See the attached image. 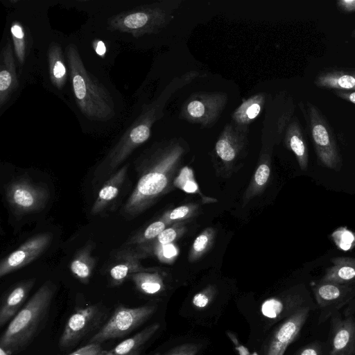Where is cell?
Segmentation results:
<instances>
[{
  "label": "cell",
  "instance_id": "6da1fadb",
  "mask_svg": "<svg viewBox=\"0 0 355 355\" xmlns=\"http://www.w3.org/2000/svg\"><path fill=\"white\" fill-rule=\"evenodd\" d=\"M65 53L69 71L67 105L76 115L82 131L102 135L123 126L129 110L110 73L84 60L73 34L67 35Z\"/></svg>",
  "mask_w": 355,
  "mask_h": 355
},
{
  "label": "cell",
  "instance_id": "7a4b0ae2",
  "mask_svg": "<svg viewBox=\"0 0 355 355\" xmlns=\"http://www.w3.org/2000/svg\"><path fill=\"white\" fill-rule=\"evenodd\" d=\"M182 0L141 2L116 0L107 10L88 17L122 46L141 49L150 37L160 33L174 19Z\"/></svg>",
  "mask_w": 355,
  "mask_h": 355
},
{
  "label": "cell",
  "instance_id": "3957f363",
  "mask_svg": "<svg viewBox=\"0 0 355 355\" xmlns=\"http://www.w3.org/2000/svg\"><path fill=\"white\" fill-rule=\"evenodd\" d=\"M186 146L178 139L156 141L137 157V181L122 208L125 218L138 216L172 190Z\"/></svg>",
  "mask_w": 355,
  "mask_h": 355
},
{
  "label": "cell",
  "instance_id": "277c9868",
  "mask_svg": "<svg viewBox=\"0 0 355 355\" xmlns=\"http://www.w3.org/2000/svg\"><path fill=\"white\" fill-rule=\"evenodd\" d=\"M198 76L196 71L187 72L174 78L159 96L149 102L137 99L128 110L117 139L96 166L92 180L94 185L106 181L137 148L150 139L153 127L164 116V107L172 94Z\"/></svg>",
  "mask_w": 355,
  "mask_h": 355
},
{
  "label": "cell",
  "instance_id": "5b68a950",
  "mask_svg": "<svg viewBox=\"0 0 355 355\" xmlns=\"http://www.w3.org/2000/svg\"><path fill=\"white\" fill-rule=\"evenodd\" d=\"M56 289L50 280L37 289L10 321L0 338V347L15 355L33 341L44 327Z\"/></svg>",
  "mask_w": 355,
  "mask_h": 355
},
{
  "label": "cell",
  "instance_id": "8992f818",
  "mask_svg": "<svg viewBox=\"0 0 355 355\" xmlns=\"http://www.w3.org/2000/svg\"><path fill=\"white\" fill-rule=\"evenodd\" d=\"M66 38L67 35L54 30L38 53L39 78L43 87L65 104L69 91Z\"/></svg>",
  "mask_w": 355,
  "mask_h": 355
},
{
  "label": "cell",
  "instance_id": "52a82bcc",
  "mask_svg": "<svg viewBox=\"0 0 355 355\" xmlns=\"http://www.w3.org/2000/svg\"><path fill=\"white\" fill-rule=\"evenodd\" d=\"M298 106L306 123L318 163L331 170L340 171L343 159L336 134L329 120L312 102L300 101Z\"/></svg>",
  "mask_w": 355,
  "mask_h": 355
},
{
  "label": "cell",
  "instance_id": "ba28073f",
  "mask_svg": "<svg viewBox=\"0 0 355 355\" xmlns=\"http://www.w3.org/2000/svg\"><path fill=\"white\" fill-rule=\"evenodd\" d=\"M11 40L19 78L26 87L39 77L38 53L44 46L29 26L13 11L6 17L4 28Z\"/></svg>",
  "mask_w": 355,
  "mask_h": 355
},
{
  "label": "cell",
  "instance_id": "9c48e42d",
  "mask_svg": "<svg viewBox=\"0 0 355 355\" xmlns=\"http://www.w3.org/2000/svg\"><path fill=\"white\" fill-rule=\"evenodd\" d=\"M73 35L84 60L109 73L123 49L122 44L89 20Z\"/></svg>",
  "mask_w": 355,
  "mask_h": 355
},
{
  "label": "cell",
  "instance_id": "30bf717a",
  "mask_svg": "<svg viewBox=\"0 0 355 355\" xmlns=\"http://www.w3.org/2000/svg\"><path fill=\"white\" fill-rule=\"evenodd\" d=\"M108 315V309L101 302L75 309L60 336V349L74 347L89 335L94 336L106 322Z\"/></svg>",
  "mask_w": 355,
  "mask_h": 355
},
{
  "label": "cell",
  "instance_id": "8fae6325",
  "mask_svg": "<svg viewBox=\"0 0 355 355\" xmlns=\"http://www.w3.org/2000/svg\"><path fill=\"white\" fill-rule=\"evenodd\" d=\"M157 306L146 304L129 308L119 305L103 326L89 340V343L123 338L141 326L156 311Z\"/></svg>",
  "mask_w": 355,
  "mask_h": 355
},
{
  "label": "cell",
  "instance_id": "7c38bea8",
  "mask_svg": "<svg viewBox=\"0 0 355 355\" xmlns=\"http://www.w3.org/2000/svg\"><path fill=\"white\" fill-rule=\"evenodd\" d=\"M227 102L221 92H200L191 95L183 103L180 118L202 128H210L219 119Z\"/></svg>",
  "mask_w": 355,
  "mask_h": 355
},
{
  "label": "cell",
  "instance_id": "4fadbf2b",
  "mask_svg": "<svg viewBox=\"0 0 355 355\" xmlns=\"http://www.w3.org/2000/svg\"><path fill=\"white\" fill-rule=\"evenodd\" d=\"M24 87L18 73L11 40L4 29L0 49V116L16 101Z\"/></svg>",
  "mask_w": 355,
  "mask_h": 355
},
{
  "label": "cell",
  "instance_id": "5bb4252c",
  "mask_svg": "<svg viewBox=\"0 0 355 355\" xmlns=\"http://www.w3.org/2000/svg\"><path fill=\"white\" fill-rule=\"evenodd\" d=\"M6 196L15 214H24L44 209L49 200V193L44 184L20 178L6 186Z\"/></svg>",
  "mask_w": 355,
  "mask_h": 355
},
{
  "label": "cell",
  "instance_id": "9a60e30c",
  "mask_svg": "<svg viewBox=\"0 0 355 355\" xmlns=\"http://www.w3.org/2000/svg\"><path fill=\"white\" fill-rule=\"evenodd\" d=\"M295 107L291 100L281 112L277 121V132L282 137L285 146L295 156L300 169L306 171L309 164L308 146L303 127L294 115Z\"/></svg>",
  "mask_w": 355,
  "mask_h": 355
},
{
  "label": "cell",
  "instance_id": "2e32d148",
  "mask_svg": "<svg viewBox=\"0 0 355 355\" xmlns=\"http://www.w3.org/2000/svg\"><path fill=\"white\" fill-rule=\"evenodd\" d=\"M248 127L232 122L223 128L214 148V156L222 167L230 171L246 154L248 145Z\"/></svg>",
  "mask_w": 355,
  "mask_h": 355
},
{
  "label": "cell",
  "instance_id": "e0dca14e",
  "mask_svg": "<svg viewBox=\"0 0 355 355\" xmlns=\"http://www.w3.org/2000/svg\"><path fill=\"white\" fill-rule=\"evenodd\" d=\"M313 291L320 309L319 323L324 322L355 297V286L352 285L319 282Z\"/></svg>",
  "mask_w": 355,
  "mask_h": 355
},
{
  "label": "cell",
  "instance_id": "ac0fdd59",
  "mask_svg": "<svg viewBox=\"0 0 355 355\" xmlns=\"http://www.w3.org/2000/svg\"><path fill=\"white\" fill-rule=\"evenodd\" d=\"M313 305L306 288L298 286L285 294L265 300L261 311L265 317L277 321L290 317L304 307H312Z\"/></svg>",
  "mask_w": 355,
  "mask_h": 355
},
{
  "label": "cell",
  "instance_id": "d6986e66",
  "mask_svg": "<svg viewBox=\"0 0 355 355\" xmlns=\"http://www.w3.org/2000/svg\"><path fill=\"white\" fill-rule=\"evenodd\" d=\"M53 234L43 232L36 234L16 250L1 259L0 277L17 270L37 259L49 248L52 242Z\"/></svg>",
  "mask_w": 355,
  "mask_h": 355
},
{
  "label": "cell",
  "instance_id": "ffe728a7",
  "mask_svg": "<svg viewBox=\"0 0 355 355\" xmlns=\"http://www.w3.org/2000/svg\"><path fill=\"white\" fill-rule=\"evenodd\" d=\"M311 309V306L300 309L278 327L271 337L266 355H284L287 347L299 335Z\"/></svg>",
  "mask_w": 355,
  "mask_h": 355
},
{
  "label": "cell",
  "instance_id": "44dd1931",
  "mask_svg": "<svg viewBox=\"0 0 355 355\" xmlns=\"http://www.w3.org/2000/svg\"><path fill=\"white\" fill-rule=\"evenodd\" d=\"M145 257L144 252L134 247L125 246L116 251L108 268L110 285L119 286L132 274L147 270L141 266L140 262Z\"/></svg>",
  "mask_w": 355,
  "mask_h": 355
},
{
  "label": "cell",
  "instance_id": "7402d4cb",
  "mask_svg": "<svg viewBox=\"0 0 355 355\" xmlns=\"http://www.w3.org/2000/svg\"><path fill=\"white\" fill-rule=\"evenodd\" d=\"M330 355H355V320L351 313L342 318L338 312L331 316Z\"/></svg>",
  "mask_w": 355,
  "mask_h": 355
},
{
  "label": "cell",
  "instance_id": "603a6c76",
  "mask_svg": "<svg viewBox=\"0 0 355 355\" xmlns=\"http://www.w3.org/2000/svg\"><path fill=\"white\" fill-rule=\"evenodd\" d=\"M35 283V278L20 281L12 285L3 295L0 305L1 328L21 309Z\"/></svg>",
  "mask_w": 355,
  "mask_h": 355
},
{
  "label": "cell",
  "instance_id": "cb8c5ba5",
  "mask_svg": "<svg viewBox=\"0 0 355 355\" xmlns=\"http://www.w3.org/2000/svg\"><path fill=\"white\" fill-rule=\"evenodd\" d=\"M313 83L315 87L324 89L355 91V69L324 68L317 73Z\"/></svg>",
  "mask_w": 355,
  "mask_h": 355
},
{
  "label": "cell",
  "instance_id": "d4e9b609",
  "mask_svg": "<svg viewBox=\"0 0 355 355\" xmlns=\"http://www.w3.org/2000/svg\"><path fill=\"white\" fill-rule=\"evenodd\" d=\"M129 166V163H126L105 182L92 207V215L102 212L117 197L125 180Z\"/></svg>",
  "mask_w": 355,
  "mask_h": 355
},
{
  "label": "cell",
  "instance_id": "484cf974",
  "mask_svg": "<svg viewBox=\"0 0 355 355\" xmlns=\"http://www.w3.org/2000/svg\"><path fill=\"white\" fill-rule=\"evenodd\" d=\"M331 266L327 268L320 282L352 285L355 282V258L336 257L331 259Z\"/></svg>",
  "mask_w": 355,
  "mask_h": 355
},
{
  "label": "cell",
  "instance_id": "4316f807",
  "mask_svg": "<svg viewBox=\"0 0 355 355\" xmlns=\"http://www.w3.org/2000/svg\"><path fill=\"white\" fill-rule=\"evenodd\" d=\"M265 102L264 93L256 94L243 100L232 113V122L239 126L248 127L260 114Z\"/></svg>",
  "mask_w": 355,
  "mask_h": 355
},
{
  "label": "cell",
  "instance_id": "83f0119b",
  "mask_svg": "<svg viewBox=\"0 0 355 355\" xmlns=\"http://www.w3.org/2000/svg\"><path fill=\"white\" fill-rule=\"evenodd\" d=\"M94 248L93 242H87L78 250L70 263L72 274L85 284L89 283L96 263L94 257L92 256Z\"/></svg>",
  "mask_w": 355,
  "mask_h": 355
},
{
  "label": "cell",
  "instance_id": "f1b7e54d",
  "mask_svg": "<svg viewBox=\"0 0 355 355\" xmlns=\"http://www.w3.org/2000/svg\"><path fill=\"white\" fill-rule=\"evenodd\" d=\"M159 324L155 323L146 327L107 351L106 355H139L146 342L159 329Z\"/></svg>",
  "mask_w": 355,
  "mask_h": 355
},
{
  "label": "cell",
  "instance_id": "f546056e",
  "mask_svg": "<svg viewBox=\"0 0 355 355\" xmlns=\"http://www.w3.org/2000/svg\"><path fill=\"white\" fill-rule=\"evenodd\" d=\"M136 288L145 295H156L164 289V284L161 275L148 269L132 274L129 278Z\"/></svg>",
  "mask_w": 355,
  "mask_h": 355
},
{
  "label": "cell",
  "instance_id": "4dcf8cb0",
  "mask_svg": "<svg viewBox=\"0 0 355 355\" xmlns=\"http://www.w3.org/2000/svg\"><path fill=\"white\" fill-rule=\"evenodd\" d=\"M270 175V152L269 150H264L261 155L259 164L258 165L250 187L248 189L245 198H252L258 194L267 184Z\"/></svg>",
  "mask_w": 355,
  "mask_h": 355
},
{
  "label": "cell",
  "instance_id": "1f68e13d",
  "mask_svg": "<svg viewBox=\"0 0 355 355\" xmlns=\"http://www.w3.org/2000/svg\"><path fill=\"white\" fill-rule=\"evenodd\" d=\"M168 223L162 218L148 225L144 230L139 232L125 243V246L139 247L146 245L156 239L162 232Z\"/></svg>",
  "mask_w": 355,
  "mask_h": 355
},
{
  "label": "cell",
  "instance_id": "d6a6232c",
  "mask_svg": "<svg viewBox=\"0 0 355 355\" xmlns=\"http://www.w3.org/2000/svg\"><path fill=\"white\" fill-rule=\"evenodd\" d=\"M331 237L338 249L348 251L355 247V232L346 227H340L335 230Z\"/></svg>",
  "mask_w": 355,
  "mask_h": 355
},
{
  "label": "cell",
  "instance_id": "836d02e7",
  "mask_svg": "<svg viewBox=\"0 0 355 355\" xmlns=\"http://www.w3.org/2000/svg\"><path fill=\"white\" fill-rule=\"evenodd\" d=\"M196 209L193 205H184L178 207L168 213L165 214L162 218L168 224L173 220H177L188 218Z\"/></svg>",
  "mask_w": 355,
  "mask_h": 355
},
{
  "label": "cell",
  "instance_id": "e575fe53",
  "mask_svg": "<svg viewBox=\"0 0 355 355\" xmlns=\"http://www.w3.org/2000/svg\"><path fill=\"white\" fill-rule=\"evenodd\" d=\"M178 233L175 228H166L156 239L146 245L150 244L153 246H155L169 244L176 239Z\"/></svg>",
  "mask_w": 355,
  "mask_h": 355
},
{
  "label": "cell",
  "instance_id": "d590c367",
  "mask_svg": "<svg viewBox=\"0 0 355 355\" xmlns=\"http://www.w3.org/2000/svg\"><path fill=\"white\" fill-rule=\"evenodd\" d=\"M214 297L213 288H207L194 295L192 300L193 304L199 309L206 307L212 300Z\"/></svg>",
  "mask_w": 355,
  "mask_h": 355
},
{
  "label": "cell",
  "instance_id": "8d00e7d4",
  "mask_svg": "<svg viewBox=\"0 0 355 355\" xmlns=\"http://www.w3.org/2000/svg\"><path fill=\"white\" fill-rule=\"evenodd\" d=\"M107 353L101 344L90 343L68 355H106Z\"/></svg>",
  "mask_w": 355,
  "mask_h": 355
},
{
  "label": "cell",
  "instance_id": "74e56055",
  "mask_svg": "<svg viewBox=\"0 0 355 355\" xmlns=\"http://www.w3.org/2000/svg\"><path fill=\"white\" fill-rule=\"evenodd\" d=\"M200 345L196 344H184L178 346L164 355H196Z\"/></svg>",
  "mask_w": 355,
  "mask_h": 355
},
{
  "label": "cell",
  "instance_id": "f35d334b",
  "mask_svg": "<svg viewBox=\"0 0 355 355\" xmlns=\"http://www.w3.org/2000/svg\"><path fill=\"white\" fill-rule=\"evenodd\" d=\"M209 236L207 233H202L196 237L192 245V252L193 255L201 254L207 248L209 242Z\"/></svg>",
  "mask_w": 355,
  "mask_h": 355
},
{
  "label": "cell",
  "instance_id": "ab89813d",
  "mask_svg": "<svg viewBox=\"0 0 355 355\" xmlns=\"http://www.w3.org/2000/svg\"><path fill=\"white\" fill-rule=\"evenodd\" d=\"M153 247H155V251L159 259L163 257L169 259L174 257L178 253L176 248L171 243Z\"/></svg>",
  "mask_w": 355,
  "mask_h": 355
},
{
  "label": "cell",
  "instance_id": "60d3db41",
  "mask_svg": "<svg viewBox=\"0 0 355 355\" xmlns=\"http://www.w3.org/2000/svg\"><path fill=\"white\" fill-rule=\"evenodd\" d=\"M336 6L340 12L345 14L355 12V0H338Z\"/></svg>",
  "mask_w": 355,
  "mask_h": 355
},
{
  "label": "cell",
  "instance_id": "b9f144b4",
  "mask_svg": "<svg viewBox=\"0 0 355 355\" xmlns=\"http://www.w3.org/2000/svg\"><path fill=\"white\" fill-rule=\"evenodd\" d=\"M333 92L340 99L355 105V91L334 90Z\"/></svg>",
  "mask_w": 355,
  "mask_h": 355
},
{
  "label": "cell",
  "instance_id": "7bdbcfd3",
  "mask_svg": "<svg viewBox=\"0 0 355 355\" xmlns=\"http://www.w3.org/2000/svg\"><path fill=\"white\" fill-rule=\"evenodd\" d=\"M227 335L234 343L236 349L238 351L239 355H258L256 352H254L253 354L250 353L248 348L241 345L235 336L232 333H227Z\"/></svg>",
  "mask_w": 355,
  "mask_h": 355
},
{
  "label": "cell",
  "instance_id": "ee69618b",
  "mask_svg": "<svg viewBox=\"0 0 355 355\" xmlns=\"http://www.w3.org/2000/svg\"><path fill=\"white\" fill-rule=\"evenodd\" d=\"M298 355H321L320 349L315 345H310L300 351Z\"/></svg>",
  "mask_w": 355,
  "mask_h": 355
},
{
  "label": "cell",
  "instance_id": "f6af8a7d",
  "mask_svg": "<svg viewBox=\"0 0 355 355\" xmlns=\"http://www.w3.org/2000/svg\"><path fill=\"white\" fill-rule=\"evenodd\" d=\"M182 189L187 193H195L198 190V185L193 180H187V182L184 183Z\"/></svg>",
  "mask_w": 355,
  "mask_h": 355
},
{
  "label": "cell",
  "instance_id": "bcb514c9",
  "mask_svg": "<svg viewBox=\"0 0 355 355\" xmlns=\"http://www.w3.org/2000/svg\"><path fill=\"white\" fill-rule=\"evenodd\" d=\"M0 355H10L7 351L4 349L0 347Z\"/></svg>",
  "mask_w": 355,
  "mask_h": 355
},
{
  "label": "cell",
  "instance_id": "7dc6e473",
  "mask_svg": "<svg viewBox=\"0 0 355 355\" xmlns=\"http://www.w3.org/2000/svg\"><path fill=\"white\" fill-rule=\"evenodd\" d=\"M351 37L355 38V28L352 31Z\"/></svg>",
  "mask_w": 355,
  "mask_h": 355
}]
</instances>
